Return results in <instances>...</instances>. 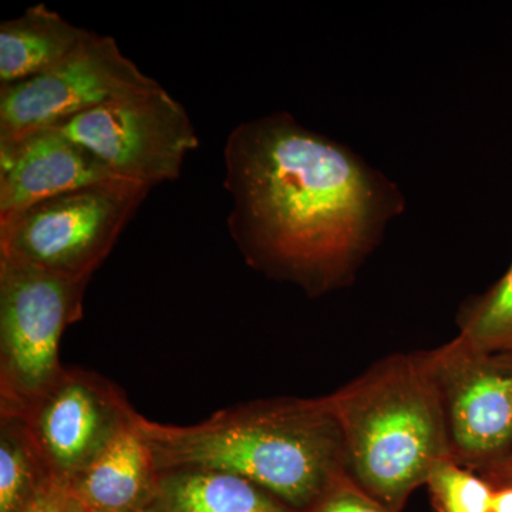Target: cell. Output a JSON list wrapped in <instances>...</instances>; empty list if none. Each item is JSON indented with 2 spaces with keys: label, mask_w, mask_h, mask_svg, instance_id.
<instances>
[{
  "label": "cell",
  "mask_w": 512,
  "mask_h": 512,
  "mask_svg": "<svg viewBox=\"0 0 512 512\" xmlns=\"http://www.w3.org/2000/svg\"><path fill=\"white\" fill-rule=\"evenodd\" d=\"M460 345L483 353H512V264L503 278L461 316Z\"/></svg>",
  "instance_id": "obj_15"
},
{
  "label": "cell",
  "mask_w": 512,
  "mask_h": 512,
  "mask_svg": "<svg viewBox=\"0 0 512 512\" xmlns=\"http://www.w3.org/2000/svg\"><path fill=\"white\" fill-rule=\"evenodd\" d=\"M144 512H301L248 478L214 468L160 471Z\"/></svg>",
  "instance_id": "obj_12"
},
{
  "label": "cell",
  "mask_w": 512,
  "mask_h": 512,
  "mask_svg": "<svg viewBox=\"0 0 512 512\" xmlns=\"http://www.w3.org/2000/svg\"><path fill=\"white\" fill-rule=\"evenodd\" d=\"M49 128L82 144L117 177L150 188L177 180L185 157L200 147L187 110L161 84Z\"/></svg>",
  "instance_id": "obj_6"
},
{
  "label": "cell",
  "mask_w": 512,
  "mask_h": 512,
  "mask_svg": "<svg viewBox=\"0 0 512 512\" xmlns=\"http://www.w3.org/2000/svg\"><path fill=\"white\" fill-rule=\"evenodd\" d=\"M116 178L103 161L57 128L0 140V221L37 202Z\"/></svg>",
  "instance_id": "obj_10"
},
{
  "label": "cell",
  "mask_w": 512,
  "mask_h": 512,
  "mask_svg": "<svg viewBox=\"0 0 512 512\" xmlns=\"http://www.w3.org/2000/svg\"><path fill=\"white\" fill-rule=\"evenodd\" d=\"M434 512H491L495 488L476 471L446 458L427 480Z\"/></svg>",
  "instance_id": "obj_16"
},
{
  "label": "cell",
  "mask_w": 512,
  "mask_h": 512,
  "mask_svg": "<svg viewBox=\"0 0 512 512\" xmlns=\"http://www.w3.org/2000/svg\"><path fill=\"white\" fill-rule=\"evenodd\" d=\"M19 512H89L74 495L72 488L60 481H53L47 485L42 493L37 494L35 500L30 501Z\"/></svg>",
  "instance_id": "obj_18"
},
{
  "label": "cell",
  "mask_w": 512,
  "mask_h": 512,
  "mask_svg": "<svg viewBox=\"0 0 512 512\" xmlns=\"http://www.w3.org/2000/svg\"><path fill=\"white\" fill-rule=\"evenodd\" d=\"M137 416L120 387L79 367H64L56 382L19 414L53 477L67 485Z\"/></svg>",
  "instance_id": "obj_9"
},
{
  "label": "cell",
  "mask_w": 512,
  "mask_h": 512,
  "mask_svg": "<svg viewBox=\"0 0 512 512\" xmlns=\"http://www.w3.org/2000/svg\"><path fill=\"white\" fill-rule=\"evenodd\" d=\"M92 30L77 28L43 3L0 25V86L52 70L83 45Z\"/></svg>",
  "instance_id": "obj_13"
},
{
  "label": "cell",
  "mask_w": 512,
  "mask_h": 512,
  "mask_svg": "<svg viewBox=\"0 0 512 512\" xmlns=\"http://www.w3.org/2000/svg\"><path fill=\"white\" fill-rule=\"evenodd\" d=\"M140 417L69 484L87 511L144 512L153 500L160 471Z\"/></svg>",
  "instance_id": "obj_11"
},
{
  "label": "cell",
  "mask_w": 512,
  "mask_h": 512,
  "mask_svg": "<svg viewBox=\"0 0 512 512\" xmlns=\"http://www.w3.org/2000/svg\"><path fill=\"white\" fill-rule=\"evenodd\" d=\"M446 420L451 458L487 473L512 454V353H483L451 340L420 352Z\"/></svg>",
  "instance_id": "obj_7"
},
{
  "label": "cell",
  "mask_w": 512,
  "mask_h": 512,
  "mask_svg": "<svg viewBox=\"0 0 512 512\" xmlns=\"http://www.w3.org/2000/svg\"><path fill=\"white\" fill-rule=\"evenodd\" d=\"M494 488L512 485V454L500 466L481 474Z\"/></svg>",
  "instance_id": "obj_19"
},
{
  "label": "cell",
  "mask_w": 512,
  "mask_h": 512,
  "mask_svg": "<svg viewBox=\"0 0 512 512\" xmlns=\"http://www.w3.org/2000/svg\"><path fill=\"white\" fill-rule=\"evenodd\" d=\"M306 512H392L366 493L349 474Z\"/></svg>",
  "instance_id": "obj_17"
},
{
  "label": "cell",
  "mask_w": 512,
  "mask_h": 512,
  "mask_svg": "<svg viewBox=\"0 0 512 512\" xmlns=\"http://www.w3.org/2000/svg\"><path fill=\"white\" fill-rule=\"evenodd\" d=\"M56 478L22 417L0 414V512H19Z\"/></svg>",
  "instance_id": "obj_14"
},
{
  "label": "cell",
  "mask_w": 512,
  "mask_h": 512,
  "mask_svg": "<svg viewBox=\"0 0 512 512\" xmlns=\"http://www.w3.org/2000/svg\"><path fill=\"white\" fill-rule=\"evenodd\" d=\"M89 512H103V511H89Z\"/></svg>",
  "instance_id": "obj_21"
},
{
  "label": "cell",
  "mask_w": 512,
  "mask_h": 512,
  "mask_svg": "<svg viewBox=\"0 0 512 512\" xmlns=\"http://www.w3.org/2000/svg\"><path fill=\"white\" fill-rule=\"evenodd\" d=\"M89 281L0 256V414L19 416L62 375L60 340Z\"/></svg>",
  "instance_id": "obj_4"
},
{
  "label": "cell",
  "mask_w": 512,
  "mask_h": 512,
  "mask_svg": "<svg viewBox=\"0 0 512 512\" xmlns=\"http://www.w3.org/2000/svg\"><path fill=\"white\" fill-rule=\"evenodd\" d=\"M140 427L158 471H229L301 512L348 476L345 439L329 396L259 400L190 426L141 416Z\"/></svg>",
  "instance_id": "obj_2"
},
{
  "label": "cell",
  "mask_w": 512,
  "mask_h": 512,
  "mask_svg": "<svg viewBox=\"0 0 512 512\" xmlns=\"http://www.w3.org/2000/svg\"><path fill=\"white\" fill-rule=\"evenodd\" d=\"M491 512H512V485L495 488Z\"/></svg>",
  "instance_id": "obj_20"
},
{
  "label": "cell",
  "mask_w": 512,
  "mask_h": 512,
  "mask_svg": "<svg viewBox=\"0 0 512 512\" xmlns=\"http://www.w3.org/2000/svg\"><path fill=\"white\" fill-rule=\"evenodd\" d=\"M150 190L116 178L37 202L0 221V256L90 279Z\"/></svg>",
  "instance_id": "obj_5"
},
{
  "label": "cell",
  "mask_w": 512,
  "mask_h": 512,
  "mask_svg": "<svg viewBox=\"0 0 512 512\" xmlns=\"http://www.w3.org/2000/svg\"><path fill=\"white\" fill-rule=\"evenodd\" d=\"M329 400L350 478L392 512L451 458L443 406L420 353L387 357Z\"/></svg>",
  "instance_id": "obj_3"
},
{
  "label": "cell",
  "mask_w": 512,
  "mask_h": 512,
  "mask_svg": "<svg viewBox=\"0 0 512 512\" xmlns=\"http://www.w3.org/2000/svg\"><path fill=\"white\" fill-rule=\"evenodd\" d=\"M224 164L229 234L242 255L311 295L348 284L406 208L382 171L285 111L238 124Z\"/></svg>",
  "instance_id": "obj_1"
},
{
  "label": "cell",
  "mask_w": 512,
  "mask_h": 512,
  "mask_svg": "<svg viewBox=\"0 0 512 512\" xmlns=\"http://www.w3.org/2000/svg\"><path fill=\"white\" fill-rule=\"evenodd\" d=\"M160 86L111 36L92 35L49 72L0 86V140L56 127L110 101Z\"/></svg>",
  "instance_id": "obj_8"
}]
</instances>
